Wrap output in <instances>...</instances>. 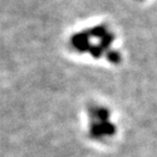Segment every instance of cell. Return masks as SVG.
Segmentation results:
<instances>
[{"label":"cell","mask_w":157,"mask_h":157,"mask_svg":"<svg viewBox=\"0 0 157 157\" xmlns=\"http://www.w3.org/2000/svg\"><path fill=\"white\" fill-rule=\"evenodd\" d=\"M99 123H101V129L104 136H113V135L116 134V125L111 123L109 120Z\"/></svg>","instance_id":"8992f818"},{"label":"cell","mask_w":157,"mask_h":157,"mask_svg":"<svg viewBox=\"0 0 157 157\" xmlns=\"http://www.w3.org/2000/svg\"><path fill=\"white\" fill-rule=\"evenodd\" d=\"M113 40H115V35H113L111 32L108 31V32L106 33V34L104 35L101 39H99V46L103 48L104 52H106V50H108V49L110 48V46L113 43Z\"/></svg>","instance_id":"5b68a950"},{"label":"cell","mask_w":157,"mask_h":157,"mask_svg":"<svg viewBox=\"0 0 157 157\" xmlns=\"http://www.w3.org/2000/svg\"><path fill=\"white\" fill-rule=\"evenodd\" d=\"M105 56L107 58V60L109 62L113 64H118L120 63L121 61V55L118 50H115V49H108L105 52Z\"/></svg>","instance_id":"52a82bcc"},{"label":"cell","mask_w":157,"mask_h":157,"mask_svg":"<svg viewBox=\"0 0 157 157\" xmlns=\"http://www.w3.org/2000/svg\"><path fill=\"white\" fill-rule=\"evenodd\" d=\"M88 135L93 140L96 141L103 140L105 136H104L103 132H101V123L97 122V121H91V123H90V130H88Z\"/></svg>","instance_id":"3957f363"},{"label":"cell","mask_w":157,"mask_h":157,"mask_svg":"<svg viewBox=\"0 0 157 157\" xmlns=\"http://www.w3.org/2000/svg\"><path fill=\"white\" fill-rule=\"evenodd\" d=\"M87 113L91 121H97V122L108 121L109 120V117H110V111L108 110L107 108L96 105L88 106Z\"/></svg>","instance_id":"7a4b0ae2"},{"label":"cell","mask_w":157,"mask_h":157,"mask_svg":"<svg viewBox=\"0 0 157 157\" xmlns=\"http://www.w3.org/2000/svg\"><path fill=\"white\" fill-rule=\"evenodd\" d=\"M88 52H90V55L95 59L101 58V57L105 54V52H104L103 48H101L99 45H91V47L88 49Z\"/></svg>","instance_id":"ba28073f"},{"label":"cell","mask_w":157,"mask_h":157,"mask_svg":"<svg viewBox=\"0 0 157 157\" xmlns=\"http://www.w3.org/2000/svg\"><path fill=\"white\" fill-rule=\"evenodd\" d=\"M87 32H88V34H90V36L101 39V37L108 32V27L104 24H99V25H96V26L92 27L91 29H88Z\"/></svg>","instance_id":"277c9868"},{"label":"cell","mask_w":157,"mask_h":157,"mask_svg":"<svg viewBox=\"0 0 157 157\" xmlns=\"http://www.w3.org/2000/svg\"><path fill=\"white\" fill-rule=\"evenodd\" d=\"M90 34L87 31H82V32L75 33L70 39V46L73 50L83 54V52H88L91 47L90 44Z\"/></svg>","instance_id":"6da1fadb"}]
</instances>
